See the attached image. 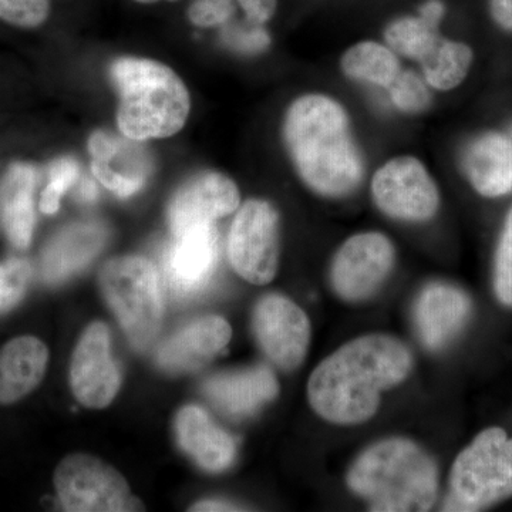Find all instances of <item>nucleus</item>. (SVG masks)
I'll use <instances>...</instances> for the list:
<instances>
[{
    "label": "nucleus",
    "mask_w": 512,
    "mask_h": 512,
    "mask_svg": "<svg viewBox=\"0 0 512 512\" xmlns=\"http://www.w3.org/2000/svg\"><path fill=\"white\" fill-rule=\"evenodd\" d=\"M282 131L296 173L315 194L338 200L362 184L363 154L348 110L335 97L306 93L293 100Z\"/></svg>",
    "instance_id": "nucleus-1"
},
{
    "label": "nucleus",
    "mask_w": 512,
    "mask_h": 512,
    "mask_svg": "<svg viewBox=\"0 0 512 512\" xmlns=\"http://www.w3.org/2000/svg\"><path fill=\"white\" fill-rule=\"evenodd\" d=\"M412 367V352L399 339L362 336L316 367L308 383L309 403L330 423H363L379 409L384 390L402 383Z\"/></svg>",
    "instance_id": "nucleus-2"
},
{
    "label": "nucleus",
    "mask_w": 512,
    "mask_h": 512,
    "mask_svg": "<svg viewBox=\"0 0 512 512\" xmlns=\"http://www.w3.org/2000/svg\"><path fill=\"white\" fill-rule=\"evenodd\" d=\"M348 484L365 498L370 511H429L439 491V471L433 458L413 441L389 439L357 458Z\"/></svg>",
    "instance_id": "nucleus-3"
},
{
    "label": "nucleus",
    "mask_w": 512,
    "mask_h": 512,
    "mask_svg": "<svg viewBox=\"0 0 512 512\" xmlns=\"http://www.w3.org/2000/svg\"><path fill=\"white\" fill-rule=\"evenodd\" d=\"M120 93L117 123L137 141L174 136L184 127L191 100L183 80L163 63L123 57L111 66Z\"/></svg>",
    "instance_id": "nucleus-4"
},
{
    "label": "nucleus",
    "mask_w": 512,
    "mask_h": 512,
    "mask_svg": "<svg viewBox=\"0 0 512 512\" xmlns=\"http://www.w3.org/2000/svg\"><path fill=\"white\" fill-rule=\"evenodd\" d=\"M512 495V437L500 427L478 434L451 468L444 511H480Z\"/></svg>",
    "instance_id": "nucleus-5"
},
{
    "label": "nucleus",
    "mask_w": 512,
    "mask_h": 512,
    "mask_svg": "<svg viewBox=\"0 0 512 512\" xmlns=\"http://www.w3.org/2000/svg\"><path fill=\"white\" fill-rule=\"evenodd\" d=\"M100 285L130 342L138 349L147 348L161 322L156 266L141 256H121L104 265Z\"/></svg>",
    "instance_id": "nucleus-6"
},
{
    "label": "nucleus",
    "mask_w": 512,
    "mask_h": 512,
    "mask_svg": "<svg viewBox=\"0 0 512 512\" xmlns=\"http://www.w3.org/2000/svg\"><path fill=\"white\" fill-rule=\"evenodd\" d=\"M55 485L64 510L73 512L143 511L119 471L99 458L73 454L57 467Z\"/></svg>",
    "instance_id": "nucleus-7"
},
{
    "label": "nucleus",
    "mask_w": 512,
    "mask_h": 512,
    "mask_svg": "<svg viewBox=\"0 0 512 512\" xmlns=\"http://www.w3.org/2000/svg\"><path fill=\"white\" fill-rule=\"evenodd\" d=\"M373 201L387 217L404 222H426L440 208V191L429 168L414 156L384 161L370 181Z\"/></svg>",
    "instance_id": "nucleus-8"
},
{
    "label": "nucleus",
    "mask_w": 512,
    "mask_h": 512,
    "mask_svg": "<svg viewBox=\"0 0 512 512\" xmlns=\"http://www.w3.org/2000/svg\"><path fill=\"white\" fill-rule=\"evenodd\" d=\"M231 265L242 278L266 285L279 265V217L269 202L249 200L232 222L228 237Z\"/></svg>",
    "instance_id": "nucleus-9"
},
{
    "label": "nucleus",
    "mask_w": 512,
    "mask_h": 512,
    "mask_svg": "<svg viewBox=\"0 0 512 512\" xmlns=\"http://www.w3.org/2000/svg\"><path fill=\"white\" fill-rule=\"evenodd\" d=\"M394 258L396 251L386 235L373 231L353 235L333 259V288L345 301H363L386 281Z\"/></svg>",
    "instance_id": "nucleus-10"
},
{
    "label": "nucleus",
    "mask_w": 512,
    "mask_h": 512,
    "mask_svg": "<svg viewBox=\"0 0 512 512\" xmlns=\"http://www.w3.org/2000/svg\"><path fill=\"white\" fill-rule=\"evenodd\" d=\"M254 330L259 346L276 366L296 369L311 342V323L306 313L281 295H268L256 305Z\"/></svg>",
    "instance_id": "nucleus-11"
},
{
    "label": "nucleus",
    "mask_w": 512,
    "mask_h": 512,
    "mask_svg": "<svg viewBox=\"0 0 512 512\" xmlns=\"http://www.w3.org/2000/svg\"><path fill=\"white\" fill-rule=\"evenodd\" d=\"M70 379L74 396L92 409L109 406L120 389L119 367L110 353L109 329L90 325L74 350Z\"/></svg>",
    "instance_id": "nucleus-12"
},
{
    "label": "nucleus",
    "mask_w": 512,
    "mask_h": 512,
    "mask_svg": "<svg viewBox=\"0 0 512 512\" xmlns=\"http://www.w3.org/2000/svg\"><path fill=\"white\" fill-rule=\"evenodd\" d=\"M92 170L107 190L128 198L153 174V158L141 141L97 131L89 140Z\"/></svg>",
    "instance_id": "nucleus-13"
},
{
    "label": "nucleus",
    "mask_w": 512,
    "mask_h": 512,
    "mask_svg": "<svg viewBox=\"0 0 512 512\" xmlns=\"http://www.w3.org/2000/svg\"><path fill=\"white\" fill-rule=\"evenodd\" d=\"M163 265L168 284L181 295H191L207 286L218 264V232L214 224L195 225L174 235Z\"/></svg>",
    "instance_id": "nucleus-14"
},
{
    "label": "nucleus",
    "mask_w": 512,
    "mask_h": 512,
    "mask_svg": "<svg viewBox=\"0 0 512 512\" xmlns=\"http://www.w3.org/2000/svg\"><path fill=\"white\" fill-rule=\"evenodd\" d=\"M241 195L227 175L207 171L192 178L175 194L168 210L174 235L195 225L214 224L218 218L237 210Z\"/></svg>",
    "instance_id": "nucleus-15"
},
{
    "label": "nucleus",
    "mask_w": 512,
    "mask_h": 512,
    "mask_svg": "<svg viewBox=\"0 0 512 512\" xmlns=\"http://www.w3.org/2000/svg\"><path fill=\"white\" fill-rule=\"evenodd\" d=\"M231 335L227 320L218 316L195 320L164 343L158 365L170 373L195 372L227 348Z\"/></svg>",
    "instance_id": "nucleus-16"
},
{
    "label": "nucleus",
    "mask_w": 512,
    "mask_h": 512,
    "mask_svg": "<svg viewBox=\"0 0 512 512\" xmlns=\"http://www.w3.org/2000/svg\"><path fill=\"white\" fill-rule=\"evenodd\" d=\"M461 164L468 183L483 197H503L512 191V137L508 134L485 131L473 138Z\"/></svg>",
    "instance_id": "nucleus-17"
},
{
    "label": "nucleus",
    "mask_w": 512,
    "mask_h": 512,
    "mask_svg": "<svg viewBox=\"0 0 512 512\" xmlns=\"http://www.w3.org/2000/svg\"><path fill=\"white\" fill-rule=\"evenodd\" d=\"M279 384L266 366L241 372L222 373L204 384V393L217 409L228 416H249L278 396Z\"/></svg>",
    "instance_id": "nucleus-18"
},
{
    "label": "nucleus",
    "mask_w": 512,
    "mask_h": 512,
    "mask_svg": "<svg viewBox=\"0 0 512 512\" xmlns=\"http://www.w3.org/2000/svg\"><path fill=\"white\" fill-rule=\"evenodd\" d=\"M471 303L456 286L431 284L416 305V326L429 349H440L460 332L470 315Z\"/></svg>",
    "instance_id": "nucleus-19"
},
{
    "label": "nucleus",
    "mask_w": 512,
    "mask_h": 512,
    "mask_svg": "<svg viewBox=\"0 0 512 512\" xmlns=\"http://www.w3.org/2000/svg\"><path fill=\"white\" fill-rule=\"evenodd\" d=\"M107 241V229L99 222H83L63 229L42 255V276L57 284L96 258Z\"/></svg>",
    "instance_id": "nucleus-20"
},
{
    "label": "nucleus",
    "mask_w": 512,
    "mask_h": 512,
    "mask_svg": "<svg viewBox=\"0 0 512 512\" xmlns=\"http://www.w3.org/2000/svg\"><path fill=\"white\" fill-rule=\"evenodd\" d=\"M175 429L181 447L205 470L222 471L231 466L237 451L234 439L215 426L200 407H184Z\"/></svg>",
    "instance_id": "nucleus-21"
},
{
    "label": "nucleus",
    "mask_w": 512,
    "mask_h": 512,
    "mask_svg": "<svg viewBox=\"0 0 512 512\" xmlns=\"http://www.w3.org/2000/svg\"><path fill=\"white\" fill-rule=\"evenodd\" d=\"M36 181L37 173L32 165L13 164L0 183V222L16 248H28L32 241Z\"/></svg>",
    "instance_id": "nucleus-22"
},
{
    "label": "nucleus",
    "mask_w": 512,
    "mask_h": 512,
    "mask_svg": "<svg viewBox=\"0 0 512 512\" xmlns=\"http://www.w3.org/2000/svg\"><path fill=\"white\" fill-rule=\"evenodd\" d=\"M49 352L39 339L20 336L0 350V369L5 380L8 402H18L36 389L45 376Z\"/></svg>",
    "instance_id": "nucleus-23"
},
{
    "label": "nucleus",
    "mask_w": 512,
    "mask_h": 512,
    "mask_svg": "<svg viewBox=\"0 0 512 512\" xmlns=\"http://www.w3.org/2000/svg\"><path fill=\"white\" fill-rule=\"evenodd\" d=\"M340 70L352 82L387 90L402 66L392 47L376 40H362L348 47L340 57Z\"/></svg>",
    "instance_id": "nucleus-24"
},
{
    "label": "nucleus",
    "mask_w": 512,
    "mask_h": 512,
    "mask_svg": "<svg viewBox=\"0 0 512 512\" xmlns=\"http://www.w3.org/2000/svg\"><path fill=\"white\" fill-rule=\"evenodd\" d=\"M474 62L473 49L458 40L444 39L420 62L421 76L436 92H451L463 84Z\"/></svg>",
    "instance_id": "nucleus-25"
},
{
    "label": "nucleus",
    "mask_w": 512,
    "mask_h": 512,
    "mask_svg": "<svg viewBox=\"0 0 512 512\" xmlns=\"http://www.w3.org/2000/svg\"><path fill=\"white\" fill-rule=\"evenodd\" d=\"M439 28L417 16L394 19L384 30V43L392 47L397 56L421 62L440 39Z\"/></svg>",
    "instance_id": "nucleus-26"
},
{
    "label": "nucleus",
    "mask_w": 512,
    "mask_h": 512,
    "mask_svg": "<svg viewBox=\"0 0 512 512\" xmlns=\"http://www.w3.org/2000/svg\"><path fill=\"white\" fill-rule=\"evenodd\" d=\"M386 92L394 109L407 116L424 113L433 101L431 87L421 74L414 72L402 70Z\"/></svg>",
    "instance_id": "nucleus-27"
},
{
    "label": "nucleus",
    "mask_w": 512,
    "mask_h": 512,
    "mask_svg": "<svg viewBox=\"0 0 512 512\" xmlns=\"http://www.w3.org/2000/svg\"><path fill=\"white\" fill-rule=\"evenodd\" d=\"M50 12V0H0V20L19 29L40 28Z\"/></svg>",
    "instance_id": "nucleus-28"
},
{
    "label": "nucleus",
    "mask_w": 512,
    "mask_h": 512,
    "mask_svg": "<svg viewBox=\"0 0 512 512\" xmlns=\"http://www.w3.org/2000/svg\"><path fill=\"white\" fill-rule=\"evenodd\" d=\"M32 268L23 259H9L0 264V313L18 305L28 289Z\"/></svg>",
    "instance_id": "nucleus-29"
},
{
    "label": "nucleus",
    "mask_w": 512,
    "mask_h": 512,
    "mask_svg": "<svg viewBox=\"0 0 512 512\" xmlns=\"http://www.w3.org/2000/svg\"><path fill=\"white\" fill-rule=\"evenodd\" d=\"M77 177H79V165L73 158L66 157L55 161L50 167L49 184L43 191L40 210L49 215L59 211L64 192L76 183Z\"/></svg>",
    "instance_id": "nucleus-30"
},
{
    "label": "nucleus",
    "mask_w": 512,
    "mask_h": 512,
    "mask_svg": "<svg viewBox=\"0 0 512 512\" xmlns=\"http://www.w3.org/2000/svg\"><path fill=\"white\" fill-rule=\"evenodd\" d=\"M494 286L498 299L504 305L512 306V208L498 242Z\"/></svg>",
    "instance_id": "nucleus-31"
},
{
    "label": "nucleus",
    "mask_w": 512,
    "mask_h": 512,
    "mask_svg": "<svg viewBox=\"0 0 512 512\" xmlns=\"http://www.w3.org/2000/svg\"><path fill=\"white\" fill-rule=\"evenodd\" d=\"M237 0H192L188 19L198 28L225 26L234 15Z\"/></svg>",
    "instance_id": "nucleus-32"
},
{
    "label": "nucleus",
    "mask_w": 512,
    "mask_h": 512,
    "mask_svg": "<svg viewBox=\"0 0 512 512\" xmlns=\"http://www.w3.org/2000/svg\"><path fill=\"white\" fill-rule=\"evenodd\" d=\"M224 40L231 49L249 53V55L262 52L271 43L266 30L252 23H248V26L232 25L225 28Z\"/></svg>",
    "instance_id": "nucleus-33"
},
{
    "label": "nucleus",
    "mask_w": 512,
    "mask_h": 512,
    "mask_svg": "<svg viewBox=\"0 0 512 512\" xmlns=\"http://www.w3.org/2000/svg\"><path fill=\"white\" fill-rule=\"evenodd\" d=\"M239 8L247 16L248 23L262 26L274 18L278 0H237Z\"/></svg>",
    "instance_id": "nucleus-34"
},
{
    "label": "nucleus",
    "mask_w": 512,
    "mask_h": 512,
    "mask_svg": "<svg viewBox=\"0 0 512 512\" xmlns=\"http://www.w3.org/2000/svg\"><path fill=\"white\" fill-rule=\"evenodd\" d=\"M490 15L498 28L512 32V0H490Z\"/></svg>",
    "instance_id": "nucleus-35"
},
{
    "label": "nucleus",
    "mask_w": 512,
    "mask_h": 512,
    "mask_svg": "<svg viewBox=\"0 0 512 512\" xmlns=\"http://www.w3.org/2000/svg\"><path fill=\"white\" fill-rule=\"evenodd\" d=\"M444 12H446V9H444L443 3L439 2V0H430V2L424 3L421 6L419 15L431 23V25L439 28L441 20L444 18Z\"/></svg>",
    "instance_id": "nucleus-36"
},
{
    "label": "nucleus",
    "mask_w": 512,
    "mask_h": 512,
    "mask_svg": "<svg viewBox=\"0 0 512 512\" xmlns=\"http://www.w3.org/2000/svg\"><path fill=\"white\" fill-rule=\"evenodd\" d=\"M191 511H242V508L225 501H202L200 504H195Z\"/></svg>",
    "instance_id": "nucleus-37"
},
{
    "label": "nucleus",
    "mask_w": 512,
    "mask_h": 512,
    "mask_svg": "<svg viewBox=\"0 0 512 512\" xmlns=\"http://www.w3.org/2000/svg\"><path fill=\"white\" fill-rule=\"evenodd\" d=\"M96 195L97 191L93 183L84 184L82 190H80V198H82V200L92 201L96 198Z\"/></svg>",
    "instance_id": "nucleus-38"
},
{
    "label": "nucleus",
    "mask_w": 512,
    "mask_h": 512,
    "mask_svg": "<svg viewBox=\"0 0 512 512\" xmlns=\"http://www.w3.org/2000/svg\"><path fill=\"white\" fill-rule=\"evenodd\" d=\"M0 403H9L8 393H6L5 380H3L2 369H0Z\"/></svg>",
    "instance_id": "nucleus-39"
},
{
    "label": "nucleus",
    "mask_w": 512,
    "mask_h": 512,
    "mask_svg": "<svg viewBox=\"0 0 512 512\" xmlns=\"http://www.w3.org/2000/svg\"><path fill=\"white\" fill-rule=\"evenodd\" d=\"M133 2L141 3V5H153V3L163 2V0H133ZM164 2H178V0H164Z\"/></svg>",
    "instance_id": "nucleus-40"
}]
</instances>
